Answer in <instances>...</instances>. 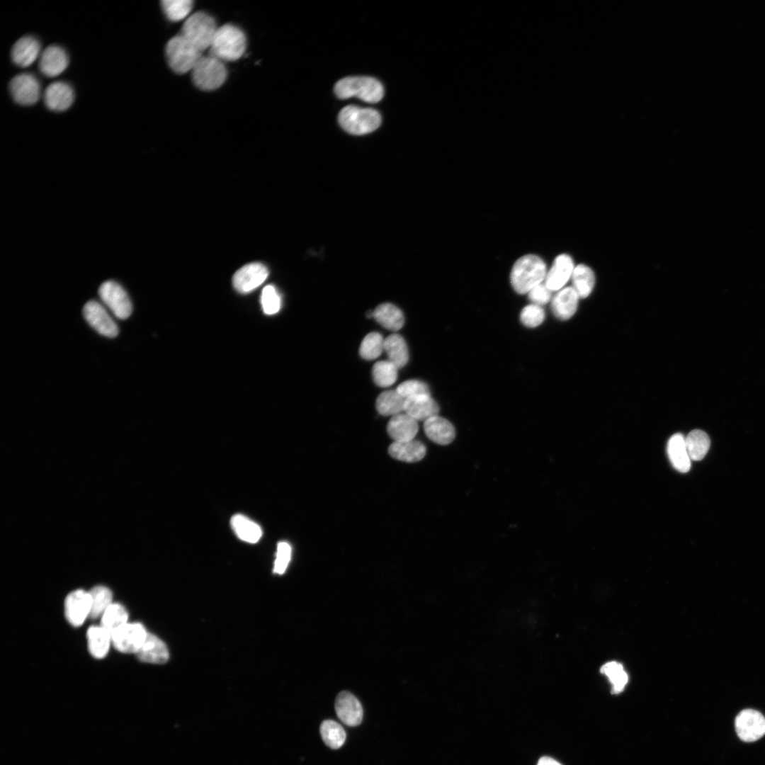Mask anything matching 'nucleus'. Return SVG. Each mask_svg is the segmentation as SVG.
I'll use <instances>...</instances> for the list:
<instances>
[{"label": "nucleus", "instance_id": "7c9ffc66", "mask_svg": "<svg viewBox=\"0 0 765 765\" xmlns=\"http://www.w3.org/2000/svg\"><path fill=\"white\" fill-rule=\"evenodd\" d=\"M87 640L91 655L103 658L108 651L111 635L101 626H91L87 631Z\"/></svg>", "mask_w": 765, "mask_h": 765}, {"label": "nucleus", "instance_id": "f3484780", "mask_svg": "<svg viewBox=\"0 0 765 765\" xmlns=\"http://www.w3.org/2000/svg\"><path fill=\"white\" fill-rule=\"evenodd\" d=\"M68 64L65 50L58 45H50L40 56L39 69L45 76L55 77L62 74Z\"/></svg>", "mask_w": 765, "mask_h": 765}, {"label": "nucleus", "instance_id": "4468645a", "mask_svg": "<svg viewBox=\"0 0 765 765\" xmlns=\"http://www.w3.org/2000/svg\"><path fill=\"white\" fill-rule=\"evenodd\" d=\"M91 611L89 592L77 589L67 595L64 601V613L67 620L74 626L81 625Z\"/></svg>", "mask_w": 765, "mask_h": 765}, {"label": "nucleus", "instance_id": "f8f14e48", "mask_svg": "<svg viewBox=\"0 0 765 765\" xmlns=\"http://www.w3.org/2000/svg\"><path fill=\"white\" fill-rule=\"evenodd\" d=\"M147 633L138 623H125L112 635L111 640L116 650L124 653H136L144 642Z\"/></svg>", "mask_w": 765, "mask_h": 765}, {"label": "nucleus", "instance_id": "f257e3e1", "mask_svg": "<svg viewBox=\"0 0 765 765\" xmlns=\"http://www.w3.org/2000/svg\"><path fill=\"white\" fill-rule=\"evenodd\" d=\"M547 274L544 261L534 254L524 255L514 264L510 275L511 283L519 294L528 293L543 283Z\"/></svg>", "mask_w": 765, "mask_h": 765}, {"label": "nucleus", "instance_id": "72a5a7b5", "mask_svg": "<svg viewBox=\"0 0 765 765\" xmlns=\"http://www.w3.org/2000/svg\"><path fill=\"white\" fill-rule=\"evenodd\" d=\"M128 618V612L122 605L111 604L102 615L101 626L112 635L127 623Z\"/></svg>", "mask_w": 765, "mask_h": 765}, {"label": "nucleus", "instance_id": "cd10ccee", "mask_svg": "<svg viewBox=\"0 0 765 765\" xmlns=\"http://www.w3.org/2000/svg\"><path fill=\"white\" fill-rule=\"evenodd\" d=\"M384 351L387 355L388 361L395 365L397 368H401L407 363L409 360L408 348L405 340L401 335L392 334L385 339Z\"/></svg>", "mask_w": 765, "mask_h": 765}, {"label": "nucleus", "instance_id": "4be33fe9", "mask_svg": "<svg viewBox=\"0 0 765 765\" xmlns=\"http://www.w3.org/2000/svg\"><path fill=\"white\" fill-rule=\"evenodd\" d=\"M404 412L416 421H425L438 415L439 407L430 395H421L405 400Z\"/></svg>", "mask_w": 765, "mask_h": 765}, {"label": "nucleus", "instance_id": "6e6552de", "mask_svg": "<svg viewBox=\"0 0 765 765\" xmlns=\"http://www.w3.org/2000/svg\"><path fill=\"white\" fill-rule=\"evenodd\" d=\"M98 295L117 318L125 319L130 316L132 311L130 299L119 283L113 280L103 282L98 288Z\"/></svg>", "mask_w": 765, "mask_h": 765}, {"label": "nucleus", "instance_id": "bb28decb", "mask_svg": "<svg viewBox=\"0 0 765 765\" xmlns=\"http://www.w3.org/2000/svg\"><path fill=\"white\" fill-rule=\"evenodd\" d=\"M373 317L381 326L394 332L400 329L404 323L402 312L391 303L379 305L373 311Z\"/></svg>", "mask_w": 765, "mask_h": 765}, {"label": "nucleus", "instance_id": "b1692460", "mask_svg": "<svg viewBox=\"0 0 765 765\" xmlns=\"http://www.w3.org/2000/svg\"><path fill=\"white\" fill-rule=\"evenodd\" d=\"M579 298L572 287L560 290L554 296L551 304L555 316L562 320L570 318L577 310Z\"/></svg>", "mask_w": 765, "mask_h": 765}, {"label": "nucleus", "instance_id": "ddd939ff", "mask_svg": "<svg viewBox=\"0 0 765 765\" xmlns=\"http://www.w3.org/2000/svg\"><path fill=\"white\" fill-rule=\"evenodd\" d=\"M268 275L267 268L261 263H251L239 268L233 276L234 288L242 293L259 287Z\"/></svg>", "mask_w": 765, "mask_h": 765}, {"label": "nucleus", "instance_id": "9b49d317", "mask_svg": "<svg viewBox=\"0 0 765 765\" xmlns=\"http://www.w3.org/2000/svg\"><path fill=\"white\" fill-rule=\"evenodd\" d=\"M9 91L16 103L23 106H30L38 101L40 96V85L35 76L23 73L15 76L11 79Z\"/></svg>", "mask_w": 765, "mask_h": 765}, {"label": "nucleus", "instance_id": "6ab92c4d", "mask_svg": "<svg viewBox=\"0 0 765 765\" xmlns=\"http://www.w3.org/2000/svg\"><path fill=\"white\" fill-rule=\"evenodd\" d=\"M418 430L417 421L405 412L391 416L387 425L390 437L397 442L414 439Z\"/></svg>", "mask_w": 765, "mask_h": 765}, {"label": "nucleus", "instance_id": "4c0bfd02", "mask_svg": "<svg viewBox=\"0 0 765 765\" xmlns=\"http://www.w3.org/2000/svg\"><path fill=\"white\" fill-rule=\"evenodd\" d=\"M161 6L171 21H179L187 17L193 7L191 0H163Z\"/></svg>", "mask_w": 765, "mask_h": 765}, {"label": "nucleus", "instance_id": "aec40b11", "mask_svg": "<svg viewBox=\"0 0 765 765\" xmlns=\"http://www.w3.org/2000/svg\"><path fill=\"white\" fill-rule=\"evenodd\" d=\"M424 430L433 442L442 446L450 444L455 437L453 424L438 415L432 416L424 422Z\"/></svg>", "mask_w": 765, "mask_h": 765}, {"label": "nucleus", "instance_id": "c03bdc74", "mask_svg": "<svg viewBox=\"0 0 765 765\" xmlns=\"http://www.w3.org/2000/svg\"><path fill=\"white\" fill-rule=\"evenodd\" d=\"M291 557V547L286 542H280L277 546L276 558L274 564V572L283 574L285 572Z\"/></svg>", "mask_w": 765, "mask_h": 765}, {"label": "nucleus", "instance_id": "0eeeda50", "mask_svg": "<svg viewBox=\"0 0 765 765\" xmlns=\"http://www.w3.org/2000/svg\"><path fill=\"white\" fill-rule=\"evenodd\" d=\"M338 120L341 127L348 133L361 135L375 130L380 125L381 116L373 108L348 106L340 110Z\"/></svg>", "mask_w": 765, "mask_h": 765}, {"label": "nucleus", "instance_id": "2eb2a0df", "mask_svg": "<svg viewBox=\"0 0 765 765\" xmlns=\"http://www.w3.org/2000/svg\"><path fill=\"white\" fill-rule=\"evenodd\" d=\"M335 710L338 718L348 726L361 724L363 708L357 698L348 691L340 692L335 700Z\"/></svg>", "mask_w": 765, "mask_h": 765}, {"label": "nucleus", "instance_id": "393cba45", "mask_svg": "<svg viewBox=\"0 0 765 765\" xmlns=\"http://www.w3.org/2000/svg\"><path fill=\"white\" fill-rule=\"evenodd\" d=\"M136 654L140 661L155 664L164 663L169 658L166 645L157 636L148 633Z\"/></svg>", "mask_w": 765, "mask_h": 765}, {"label": "nucleus", "instance_id": "a18cd8bd", "mask_svg": "<svg viewBox=\"0 0 765 765\" xmlns=\"http://www.w3.org/2000/svg\"><path fill=\"white\" fill-rule=\"evenodd\" d=\"M528 295L533 304L539 306L548 303L551 298V291L543 283L531 289Z\"/></svg>", "mask_w": 765, "mask_h": 765}, {"label": "nucleus", "instance_id": "423d86ee", "mask_svg": "<svg viewBox=\"0 0 765 765\" xmlns=\"http://www.w3.org/2000/svg\"><path fill=\"white\" fill-rule=\"evenodd\" d=\"M227 70L225 62L210 55H203L191 70L194 85L203 91H213L226 81Z\"/></svg>", "mask_w": 765, "mask_h": 765}, {"label": "nucleus", "instance_id": "79ce46f5", "mask_svg": "<svg viewBox=\"0 0 765 765\" xmlns=\"http://www.w3.org/2000/svg\"><path fill=\"white\" fill-rule=\"evenodd\" d=\"M396 390L405 399L421 395H430L428 385L417 380L404 381L397 386Z\"/></svg>", "mask_w": 765, "mask_h": 765}, {"label": "nucleus", "instance_id": "473e14b6", "mask_svg": "<svg viewBox=\"0 0 765 765\" xmlns=\"http://www.w3.org/2000/svg\"><path fill=\"white\" fill-rule=\"evenodd\" d=\"M688 454L692 460H702L710 447V438L703 431L695 429L685 437Z\"/></svg>", "mask_w": 765, "mask_h": 765}, {"label": "nucleus", "instance_id": "f03ea898", "mask_svg": "<svg viewBox=\"0 0 765 765\" xmlns=\"http://www.w3.org/2000/svg\"><path fill=\"white\" fill-rule=\"evenodd\" d=\"M246 45V38L242 30L234 25L225 24L217 28L209 48V55L224 62L235 61L244 55Z\"/></svg>", "mask_w": 765, "mask_h": 765}, {"label": "nucleus", "instance_id": "e433bc0d", "mask_svg": "<svg viewBox=\"0 0 765 765\" xmlns=\"http://www.w3.org/2000/svg\"><path fill=\"white\" fill-rule=\"evenodd\" d=\"M89 594L91 596V611L89 617L95 619L103 615L112 604V593L106 586H97L89 591Z\"/></svg>", "mask_w": 765, "mask_h": 765}, {"label": "nucleus", "instance_id": "7ed1b4c3", "mask_svg": "<svg viewBox=\"0 0 765 765\" xmlns=\"http://www.w3.org/2000/svg\"><path fill=\"white\" fill-rule=\"evenodd\" d=\"M335 94L341 99L356 96L369 103L380 101L384 89L381 83L370 76H350L344 78L334 86Z\"/></svg>", "mask_w": 765, "mask_h": 765}, {"label": "nucleus", "instance_id": "2f4dec72", "mask_svg": "<svg viewBox=\"0 0 765 765\" xmlns=\"http://www.w3.org/2000/svg\"><path fill=\"white\" fill-rule=\"evenodd\" d=\"M571 278L572 288L579 298H585L591 294L595 283V276L590 267L584 264L577 265L574 268Z\"/></svg>", "mask_w": 765, "mask_h": 765}, {"label": "nucleus", "instance_id": "39448f33", "mask_svg": "<svg viewBox=\"0 0 765 765\" xmlns=\"http://www.w3.org/2000/svg\"><path fill=\"white\" fill-rule=\"evenodd\" d=\"M201 52L181 35L171 38L165 47L167 63L172 71L178 74L191 72L203 56Z\"/></svg>", "mask_w": 765, "mask_h": 765}, {"label": "nucleus", "instance_id": "a878e982", "mask_svg": "<svg viewBox=\"0 0 765 765\" xmlns=\"http://www.w3.org/2000/svg\"><path fill=\"white\" fill-rule=\"evenodd\" d=\"M667 453L676 470L685 473L690 470L691 458L686 450L685 437L681 434H675L671 436L667 443Z\"/></svg>", "mask_w": 765, "mask_h": 765}, {"label": "nucleus", "instance_id": "f704fd0d", "mask_svg": "<svg viewBox=\"0 0 765 765\" xmlns=\"http://www.w3.org/2000/svg\"><path fill=\"white\" fill-rule=\"evenodd\" d=\"M320 735L324 743L332 749L340 748L346 740V732L336 721L327 720L322 722Z\"/></svg>", "mask_w": 765, "mask_h": 765}, {"label": "nucleus", "instance_id": "a19ab883", "mask_svg": "<svg viewBox=\"0 0 765 765\" xmlns=\"http://www.w3.org/2000/svg\"><path fill=\"white\" fill-rule=\"evenodd\" d=\"M545 319L543 309L537 305L531 304L523 308L520 314L521 322L526 327L533 328L540 325Z\"/></svg>", "mask_w": 765, "mask_h": 765}, {"label": "nucleus", "instance_id": "9d476101", "mask_svg": "<svg viewBox=\"0 0 765 765\" xmlns=\"http://www.w3.org/2000/svg\"><path fill=\"white\" fill-rule=\"evenodd\" d=\"M83 315L89 325L98 333L108 338L118 334V327L106 309L96 300L88 301L83 307Z\"/></svg>", "mask_w": 765, "mask_h": 765}, {"label": "nucleus", "instance_id": "ea45409f", "mask_svg": "<svg viewBox=\"0 0 765 765\" xmlns=\"http://www.w3.org/2000/svg\"><path fill=\"white\" fill-rule=\"evenodd\" d=\"M601 672L609 679L613 686V693L621 692L628 681V674L620 663L616 662L606 663L601 667Z\"/></svg>", "mask_w": 765, "mask_h": 765}, {"label": "nucleus", "instance_id": "c9c22d12", "mask_svg": "<svg viewBox=\"0 0 765 765\" xmlns=\"http://www.w3.org/2000/svg\"><path fill=\"white\" fill-rule=\"evenodd\" d=\"M397 366L388 360L378 361L372 368L373 380L379 387H390L397 378Z\"/></svg>", "mask_w": 765, "mask_h": 765}, {"label": "nucleus", "instance_id": "1a4fd4ad", "mask_svg": "<svg viewBox=\"0 0 765 765\" xmlns=\"http://www.w3.org/2000/svg\"><path fill=\"white\" fill-rule=\"evenodd\" d=\"M735 727L741 740L755 742L765 735V717L758 710L744 709L736 716Z\"/></svg>", "mask_w": 765, "mask_h": 765}, {"label": "nucleus", "instance_id": "37998d69", "mask_svg": "<svg viewBox=\"0 0 765 765\" xmlns=\"http://www.w3.org/2000/svg\"><path fill=\"white\" fill-rule=\"evenodd\" d=\"M261 300L264 312L266 314H273L279 311L280 298L273 285H269L264 288Z\"/></svg>", "mask_w": 765, "mask_h": 765}, {"label": "nucleus", "instance_id": "49530a36", "mask_svg": "<svg viewBox=\"0 0 765 765\" xmlns=\"http://www.w3.org/2000/svg\"><path fill=\"white\" fill-rule=\"evenodd\" d=\"M537 765H562V764H560L558 761H557L555 759H552L551 757L543 756V757H541L538 760Z\"/></svg>", "mask_w": 765, "mask_h": 765}, {"label": "nucleus", "instance_id": "c85d7f7f", "mask_svg": "<svg viewBox=\"0 0 765 765\" xmlns=\"http://www.w3.org/2000/svg\"><path fill=\"white\" fill-rule=\"evenodd\" d=\"M405 400L397 390H387L378 395L375 407L380 414L392 416L404 412Z\"/></svg>", "mask_w": 765, "mask_h": 765}, {"label": "nucleus", "instance_id": "412c9836", "mask_svg": "<svg viewBox=\"0 0 765 765\" xmlns=\"http://www.w3.org/2000/svg\"><path fill=\"white\" fill-rule=\"evenodd\" d=\"M40 45L33 36L26 35L18 39L11 49V59L21 67L32 64L38 57Z\"/></svg>", "mask_w": 765, "mask_h": 765}, {"label": "nucleus", "instance_id": "58836bf2", "mask_svg": "<svg viewBox=\"0 0 765 765\" xmlns=\"http://www.w3.org/2000/svg\"><path fill=\"white\" fill-rule=\"evenodd\" d=\"M382 336L378 332H370L362 340L359 348L360 356L366 360H374L384 351Z\"/></svg>", "mask_w": 765, "mask_h": 765}, {"label": "nucleus", "instance_id": "20e7f679", "mask_svg": "<svg viewBox=\"0 0 765 765\" xmlns=\"http://www.w3.org/2000/svg\"><path fill=\"white\" fill-rule=\"evenodd\" d=\"M217 28L212 16L205 12L198 11L186 18L179 35L203 52L210 48Z\"/></svg>", "mask_w": 765, "mask_h": 765}, {"label": "nucleus", "instance_id": "5701e85b", "mask_svg": "<svg viewBox=\"0 0 765 765\" xmlns=\"http://www.w3.org/2000/svg\"><path fill=\"white\" fill-rule=\"evenodd\" d=\"M391 457L407 463L421 460L426 455V448L419 441L412 439L406 441H394L388 448Z\"/></svg>", "mask_w": 765, "mask_h": 765}, {"label": "nucleus", "instance_id": "dca6fc26", "mask_svg": "<svg viewBox=\"0 0 765 765\" xmlns=\"http://www.w3.org/2000/svg\"><path fill=\"white\" fill-rule=\"evenodd\" d=\"M574 267L573 261L569 255L557 256L550 269L547 271L544 280L545 285L551 292L562 289L565 283L572 278Z\"/></svg>", "mask_w": 765, "mask_h": 765}, {"label": "nucleus", "instance_id": "a211bd4d", "mask_svg": "<svg viewBox=\"0 0 765 765\" xmlns=\"http://www.w3.org/2000/svg\"><path fill=\"white\" fill-rule=\"evenodd\" d=\"M74 91L69 84L64 81L50 84L44 93L46 106L54 111L68 109L74 101Z\"/></svg>", "mask_w": 765, "mask_h": 765}, {"label": "nucleus", "instance_id": "c756f323", "mask_svg": "<svg viewBox=\"0 0 765 765\" xmlns=\"http://www.w3.org/2000/svg\"><path fill=\"white\" fill-rule=\"evenodd\" d=\"M232 527L237 536L242 540L254 543L262 535L261 527L245 516L236 514L231 518Z\"/></svg>", "mask_w": 765, "mask_h": 765}]
</instances>
